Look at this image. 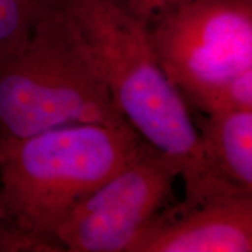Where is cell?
Masks as SVG:
<instances>
[{
  "label": "cell",
  "instance_id": "cell-1",
  "mask_svg": "<svg viewBox=\"0 0 252 252\" xmlns=\"http://www.w3.org/2000/svg\"><path fill=\"white\" fill-rule=\"evenodd\" d=\"M102 75L119 115L145 143L175 160L182 204L220 196L208 173L190 109L167 77L147 27L115 0H60Z\"/></svg>",
  "mask_w": 252,
  "mask_h": 252
},
{
  "label": "cell",
  "instance_id": "cell-2",
  "mask_svg": "<svg viewBox=\"0 0 252 252\" xmlns=\"http://www.w3.org/2000/svg\"><path fill=\"white\" fill-rule=\"evenodd\" d=\"M146 144L128 124H76L0 140V220L19 248L61 250L56 230Z\"/></svg>",
  "mask_w": 252,
  "mask_h": 252
},
{
  "label": "cell",
  "instance_id": "cell-3",
  "mask_svg": "<svg viewBox=\"0 0 252 252\" xmlns=\"http://www.w3.org/2000/svg\"><path fill=\"white\" fill-rule=\"evenodd\" d=\"M125 123L60 0L24 46L0 58V140L67 125Z\"/></svg>",
  "mask_w": 252,
  "mask_h": 252
},
{
  "label": "cell",
  "instance_id": "cell-4",
  "mask_svg": "<svg viewBox=\"0 0 252 252\" xmlns=\"http://www.w3.org/2000/svg\"><path fill=\"white\" fill-rule=\"evenodd\" d=\"M147 31L163 71L186 104L252 68V0H190Z\"/></svg>",
  "mask_w": 252,
  "mask_h": 252
},
{
  "label": "cell",
  "instance_id": "cell-5",
  "mask_svg": "<svg viewBox=\"0 0 252 252\" xmlns=\"http://www.w3.org/2000/svg\"><path fill=\"white\" fill-rule=\"evenodd\" d=\"M180 167L147 145L74 208L56 230L61 250L127 252L172 193Z\"/></svg>",
  "mask_w": 252,
  "mask_h": 252
},
{
  "label": "cell",
  "instance_id": "cell-6",
  "mask_svg": "<svg viewBox=\"0 0 252 252\" xmlns=\"http://www.w3.org/2000/svg\"><path fill=\"white\" fill-rule=\"evenodd\" d=\"M252 195L159 213L127 252H251Z\"/></svg>",
  "mask_w": 252,
  "mask_h": 252
},
{
  "label": "cell",
  "instance_id": "cell-7",
  "mask_svg": "<svg viewBox=\"0 0 252 252\" xmlns=\"http://www.w3.org/2000/svg\"><path fill=\"white\" fill-rule=\"evenodd\" d=\"M193 119L216 188L225 195H252V110Z\"/></svg>",
  "mask_w": 252,
  "mask_h": 252
},
{
  "label": "cell",
  "instance_id": "cell-8",
  "mask_svg": "<svg viewBox=\"0 0 252 252\" xmlns=\"http://www.w3.org/2000/svg\"><path fill=\"white\" fill-rule=\"evenodd\" d=\"M59 0H0V58L25 45L41 18Z\"/></svg>",
  "mask_w": 252,
  "mask_h": 252
},
{
  "label": "cell",
  "instance_id": "cell-9",
  "mask_svg": "<svg viewBox=\"0 0 252 252\" xmlns=\"http://www.w3.org/2000/svg\"><path fill=\"white\" fill-rule=\"evenodd\" d=\"M187 105L203 116L252 110V68L198 94Z\"/></svg>",
  "mask_w": 252,
  "mask_h": 252
},
{
  "label": "cell",
  "instance_id": "cell-10",
  "mask_svg": "<svg viewBox=\"0 0 252 252\" xmlns=\"http://www.w3.org/2000/svg\"><path fill=\"white\" fill-rule=\"evenodd\" d=\"M128 14L149 27L158 19L190 0H115Z\"/></svg>",
  "mask_w": 252,
  "mask_h": 252
}]
</instances>
